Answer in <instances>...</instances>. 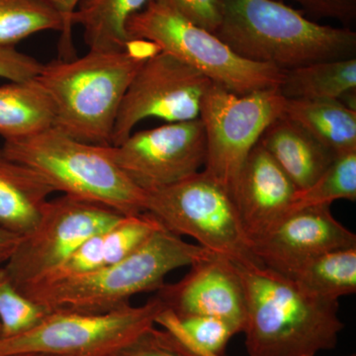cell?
<instances>
[{"instance_id": "9", "label": "cell", "mask_w": 356, "mask_h": 356, "mask_svg": "<svg viewBox=\"0 0 356 356\" xmlns=\"http://www.w3.org/2000/svg\"><path fill=\"white\" fill-rule=\"evenodd\" d=\"M284 105L278 88L240 95L211 84L199 114L207 146L204 172L232 193L248 154L267 127L283 116Z\"/></svg>"}, {"instance_id": "5", "label": "cell", "mask_w": 356, "mask_h": 356, "mask_svg": "<svg viewBox=\"0 0 356 356\" xmlns=\"http://www.w3.org/2000/svg\"><path fill=\"white\" fill-rule=\"evenodd\" d=\"M1 149L7 159L36 170L55 192L102 204L125 216L145 212L146 191L122 172L107 147L81 142L51 127L4 140Z\"/></svg>"}, {"instance_id": "30", "label": "cell", "mask_w": 356, "mask_h": 356, "mask_svg": "<svg viewBox=\"0 0 356 356\" xmlns=\"http://www.w3.org/2000/svg\"><path fill=\"white\" fill-rule=\"evenodd\" d=\"M43 64L15 47L0 46V77L10 81L36 79Z\"/></svg>"}, {"instance_id": "31", "label": "cell", "mask_w": 356, "mask_h": 356, "mask_svg": "<svg viewBox=\"0 0 356 356\" xmlns=\"http://www.w3.org/2000/svg\"><path fill=\"white\" fill-rule=\"evenodd\" d=\"M115 356H181L156 325L143 332Z\"/></svg>"}, {"instance_id": "14", "label": "cell", "mask_w": 356, "mask_h": 356, "mask_svg": "<svg viewBox=\"0 0 356 356\" xmlns=\"http://www.w3.org/2000/svg\"><path fill=\"white\" fill-rule=\"evenodd\" d=\"M166 308L178 315L220 318L238 334L245 329L247 304L242 280L234 262L208 252L194 262L181 280L156 291Z\"/></svg>"}, {"instance_id": "1", "label": "cell", "mask_w": 356, "mask_h": 356, "mask_svg": "<svg viewBox=\"0 0 356 356\" xmlns=\"http://www.w3.org/2000/svg\"><path fill=\"white\" fill-rule=\"evenodd\" d=\"M235 264L247 304L248 356H316L336 348L339 300L323 298L262 264Z\"/></svg>"}, {"instance_id": "34", "label": "cell", "mask_w": 356, "mask_h": 356, "mask_svg": "<svg viewBox=\"0 0 356 356\" xmlns=\"http://www.w3.org/2000/svg\"><path fill=\"white\" fill-rule=\"evenodd\" d=\"M7 356H56L51 355H44V353H17V355H11Z\"/></svg>"}, {"instance_id": "35", "label": "cell", "mask_w": 356, "mask_h": 356, "mask_svg": "<svg viewBox=\"0 0 356 356\" xmlns=\"http://www.w3.org/2000/svg\"><path fill=\"white\" fill-rule=\"evenodd\" d=\"M0 337H1V325H0Z\"/></svg>"}, {"instance_id": "11", "label": "cell", "mask_w": 356, "mask_h": 356, "mask_svg": "<svg viewBox=\"0 0 356 356\" xmlns=\"http://www.w3.org/2000/svg\"><path fill=\"white\" fill-rule=\"evenodd\" d=\"M213 83L199 70L159 51L140 65L122 100L111 147L121 145L147 118L168 123L199 118L204 95Z\"/></svg>"}, {"instance_id": "26", "label": "cell", "mask_w": 356, "mask_h": 356, "mask_svg": "<svg viewBox=\"0 0 356 356\" xmlns=\"http://www.w3.org/2000/svg\"><path fill=\"white\" fill-rule=\"evenodd\" d=\"M341 199L356 200V151L339 154L311 186L296 191L286 213L315 206H331Z\"/></svg>"}, {"instance_id": "8", "label": "cell", "mask_w": 356, "mask_h": 356, "mask_svg": "<svg viewBox=\"0 0 356 356\" xmlns=\"http://www.w3.org/2000/svg\"><path fill=\"white\" fill-rule=\"evenodd\" d=\"M165 304L154 296L146 304H129L107 313L50 311L29 331L0 339V356L36 353L56 356H115L156 325Z\"/></svg>"}, {"instance_id": "6", "label": "cell", "mask_w": 356, "mask_h": 356, "mask_svg": "<svg viewBox=\"0 0 356 356\" xmlns=\"http://www.w3.org/2000/svg\"><path fill=\"white\" fill-rule=\"evenodd\" d=\"M130 40H145L236 95L280 88L283 70L238 57L216 35L185 19L170 0H152L129 19Z\"/></svg>"}, {"instance_id": "3", "label": "cell", "mask_w": 356, "mask_h": 356, "mask_svg": "<svg viewBox=\"0 0 356 356\" xmlns=\"http://www.w3.org/2000/svg\"><path fill=\"white\" fill-rule=\"evenodd\" d=\"M215 35L238 57L281 70L356 54L351 28L320 24L280 0H224Z\"/></svg>"}, {"instance_id": "17", "label": "cell", "mask_w": 356, "mask_h": 356, "mask_svg": "<svg viewBox=\"0 0 356 356\" xmlns=\"http://www.w3.org/2000/svg\"><path fill=\"white\" fill-rule=\"evenodd\" d=\"M259 144L286 173L297 191L311 186L337 158L329 147L284 115L267 127Z\"/></svg>"}, {"instance_id": "2", "label": "cell", "mask_w": 356, "mask_h": 356, "mask_svg": "<svg viewBox=\"0 0 356 356\" xmlns=\"http://www.w3.org/2000/svg\"><path fill=\"white\" fill-rule=\"evenodd\" d=\"M159 51L152 42L130 40L122 50H89L43 64L36 79L54 103V127L81 142L111 147L124 95L140 65Z\"/></svg>"}, {"instance_id": "7", "label": "cell", "mask_w": 356, "mask_h": 356, "mask_svg": "<svg viewBox=\"0 0 356 356\" xmlns=\"http://www.w3.org/2000/svg\"><path fill=\"white\" fill-rule=\"evenodd\" d=\"M145 212L175 235L191 236L200 247L234 264H261L250 250L231 193L204 170L146 191Z\"/></svg>"}, {"instance_id": "21", "label": "cell", "mask_w": 356, "mask_h": 356, "mask_svg": "<svg viewBox=\"0 0 356 356\" xmlns=\"http://www.w3.org/2000/svg\"><path fill=\"white\" fill-rule=\"evenodd\" d=\"M149 1L152 0H79L72 14V25L83 27L89 50H122L130 42L126 29L129 19Z\"/></svg>"}, {"instance_id": "37", "label": "cell", "mask_w": 356, "mask_h": 356, "mask_svg": "<svg viewBox=\"0 0 356 356\" xmlns=\"http://www.w3.org/2000/svg\"><path fill=\"white\" fill-rule=\"evenodd\" d=\"M348 356H356L355 355H348Z\"/></svg>"}, {"instance_id": "29", "label": "cell", "mask_w": 356, "mask_h": 356, "mask_svg": "<svg viewBox=\"0 0 356 356\" xmlns=\"http://www.w3.org/2000/svg\"><path fill=\"white\" fill-rule=\"evenodd\" d=\"M284 1V0H280ZM309 17L337 21L351 28L356 21V0H290Z\"/></svg>"}, {"instance_id": "32", "label": "cell", "mask_w": 356, "mask_h": 356, "mask_svg": "<svg viewBox=\"0 0 356 356\" xmlns=\"http://www.w3.org/2000/svg\"><path fill=\"white\" fill-rule=\"evenodd\" d=\"M22 236L0 228V267L4 266L13 254Z\"/></svg>"}, {"instance_id": "28", "label": "cell", "mask_w": 356, "mask_h": 356, "mask_svg": "<svg viewBox=\"0 0 356 356\" xmlns=\"http://www.w3.org/2000/svg\"><path fill=\"white\" fill-rule=\"evenodd\" d=\"M170 2L185 19L213 34L222 24L224 0H170Z\"/></svg>"}, {"instance_id": "27", "label": "cell", "mask_w": 356, "mask_h": 356, "mask_svg": "<svg viewBox=\"0 0 356 356\" xmlns=\"http://www.w3.org/2000/svg\"><path fill=\"white\" fill-rule=\"evenodd\" d=\"M50 311L16 288L0 267V325L1 337L18 336L39 324Z\"/></svg>"}, {"instance_id": "13", "label": "cell", "mask_w": 356, "mask_h": 356, "mask_svg": "<svg viewBox=\"0 0 356 356\" xmlns=\"http://www.w3.org/2000/svg\"><path fill=\"white\" fill-rule=\"evenodd\" d=\"M353 245H356L355 234L337 221L331 206L288 212L250 241L257 261L286 276L318 254Z\"/></svg>"}, {"instance_id": "20", "label": "cell", "mask_w": 356, "mask_h": 356, "mask_svg": "<svg viewBox=\"0 0 356 356\" xmlns=\"http://www.w3.org/2000/svg\"><path fill=\"white\" fill-rule=\"evenodd\" d=\"M285 117L339 154L356 151V110L337 99H286Z\"/></svg>"}, {"instance_id": "16", "label": "cell", "mask_w": 356, "mask_h": 356, "mask_svg": "<svg viewBox=\"0 0 356 356\" xmlns=\"http://www.w3.org/2000/svg\"><path fill=\"white\" fill-rule=\"evenodd\" d=\"M161 228V222L147 212L124 216L113 226L81 243L57 268L31 283L54 282L120 261Z\"/></svg>"}, {"instance_id": "4", "label": "cell", "mask_w": 356, "mask_h": 356, "mask_svg": "<svg viewBox=\"0 0 356 356\" xmlns=\"http://www.w3.org/2000/svg\"><path fill=\"white\" fill-rule=\"evenodd\" d=\"M208 252L161 228L132 254L108 266L54 282L16 288L49 311L107 313L129 305L130 299L140 293L158 291L165 284L168 273L191 266Z\"/></svg>"}, {"instance_id": "33", "label": "cell", "mask_w": 356, "mask_h": 356, "mask_svg": "<svg viewBox=\"0 0 356 356\" xmlns=\"http://www.w3.org/2000/svg\"><path fill=\"white\" fill-rule=\"evenodd\" d=\"M46 1L62 14L67 25V35L72 36V27H74L72 22V14L76 10L79 0H46Z\"/></svg>"}, {"instance_id": "15", "label": "cell", "mask_w": 356, "mask_h": 356, "mask_svg": "<svg viewBox=\"0 0 356 356\" xmlns=\"http://www.w3.org/2000/svg\"><path fill=\"white\" fill-rule=\"evenodd\" d=\"M296 191L286 173L257 143L231 193L250 242L286 214Z\"/></svg>"}, {"instance_id": "18", "label": "cell", "mask_w": 356, "mask_h": 356, "mask_svg": "<svg viewBox=\"0 0 356 356\" xmlns=\"http://www.w3.org/2000/svg\"><path fill=\"white\" fill-rule=\"evenodd\" d=\"M54 192L36 170L0 154V228L20 236L31 232Z\"/></svg>"}, {"instance_id": "12", "label": "cell", "mask_w": 356, "mask_h": 356, "mask_svg": "<svg viewBox=\"0 0 356 356\" xmlns=\"http://www.w3.org/2000/svg\"><path fill=\"white\" fill-rule=\"evenodd\" d=\"M107 151L117 165L142 191L177 184L200 172L207 156L200 118L168 123L131 134Z\"/></svg>"}, {"instance_id": "24", "label": "cell", "mask_w": 356, "mask_h": 356, "mask_svg": "<svg viewBox=\"0 0 356 356\" xmlns=\"http://www.w3.org/2000/svg\"><path fill=\"white\" fill-rule=\"evenodd\" d=\"M44 31L62 34L60 51L65 58L74 53L65 18L46 0H0V46L14 47L28 37Z\"/></svg>"}, {"instance_id": "22", "label": "cell", "mask_w": 356, "mask_h": 356, "mask_svg": "<svg viewBox=\"0 0 356 356\" xmlns=\"http://www.w3.org/2000/svg\"><path fill=\"white\" fill-rule=\"evenodd\" d=\"M156 325L181 356H227L229 341L238 334L220 318L178 315L168 308L159 314Z\"/></svg>"}, {"instance_id": "10", "label": "cell", "mask_w": 356, "mask_h": 356, "mask_svg": "<svg viewBox=\"0 0 356 356\" xmlns=\"http://www.w3.org/2000/svg\"><path fill=\"white\" fill-rule=\"evenodd\" d=\"M125 215L107 206L72 196L49 199L36 226L22 236L3 269L16 287L57 268L90 236Z\"/></svg>"}, {"instance_id": "23", "label": "cell", "mask_w": 356, "mask_h": 356, "mask_svg": "<svg viewBox=\"0 0 356 356\" xmlns=\"http://www.w3.org/2000/svg\"><path fill=\"white\" fill-rule=\"evenodd\" d=\"M356 88V58L314 63L283 70L281 95L286 99H337Z\"/></svg>"}, {"instance_id": "36", "label": "cell", "mask_w": 356, "mask_h": 356, "mask_svg": "<svg viewBox=\"0 0 356 356\" xmlns=\"http://www.w3.org/2000/svg\"><path fill=\"white\" fill-rule=\"evenodd\" d=\"M2 153V151H1V147H0V154Z\"/></svg>"}, {"instance_id": "19", "label": "cell", "mask_w": 356, "mask_h": 356, "mask_svg": "<svg viewBox=\"0 0 356 356\" xmlns=\"http://www.w3.org/2000/svg\"><path fill=\"white\" fill-rule=\"evenodd\" d=\"M55 107L36 79L0 86V136L22 139L54 127Z\"/></svg>"}, {"instance_id": "25", "label": "cell", "mask_w": 356, "mask_h": 356, "mask_svg": "<svg viewBox=\"0 0 356 356\" xmlns=\"http://www.w3.org/2000/svg\"><path fill=\"white\" fill-rule=\"evenodd\" d=\"M288 277L325 299L339 300L356 292V245L318 254Z\"/></svg>"}]
</instances>
